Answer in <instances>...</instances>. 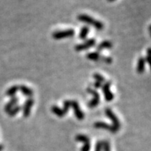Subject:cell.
Listing matches in <instances>:
<instances>
[{
	"mask_svg": "<svg viewBox=\"0 0 151 151\" xmlns=\"http://www.w3.org/2000/svg\"><path fill=\"white\" fill-rule=\"evenodd\" d=\"M77 19H78L79 21L85 22V23L93 26L96 29L99 30V31L102 30L104 29V25L102 22L96 20V19H94L92 16H88V15L87 14L78 15V16H77Z\"/></svg>",
	"mask_w": 151,
	"mask_h": 151,
	"instance_id": "6da1fadb",
	"label": "cell"
},
{
	"mask_svg": "<svg viewBox=\"0 0 151 151\" xmlns=\"http://www.w3.org/2000/svg\"><path fill=\"white\" fill-rule=\"evenodd\" d=\"M75 35V30L72 29H68L65 30H58L54 32L52 34V37L55 40H60L65 38L72 37Z\"/></svg>",
	"mask_w": 151,
	"mask_h": 151,
	"instance_id": "7a4b0ae2",
	"label": "cell"
},
{
	"mask_svg": "<svg viewBox=\"0 0 151 151\" xmlns=\"http://www.w3.org/2000/svg\"><path fill=\"white\" fill-rule=\"evenodd\" d=\"M86 91L88 93L92 94L93 96L91 101H90L88 103V106L90 109H94L95 107H97L99 105V101H100V96L99 92H98L96 90L92 89L91 88H87Z\"/></svg>",
	"mask_w": 151,
	"mask_h": 151,
	"instance_id": "3957f363",
	"label": "cell"
},
{
	"mask_svg": "<svg viewBox=\"0 0 151 151\" xmlns=\"http://www.w3.org/2000/svg\"><path fill=\"white\" fill-rule=\"evenodd\" d=\"M111 86V81H106L102 85V87H101L104 96V99L107 102H110V101H113V99H114V94H113V92L110 90Z\"/></svg>",
	"mask_w": 151,
	"mask_h": 151,
	"instance_id": "277c9868",
	"label": "cell"
},
{
	"mask_svg": "<svg viewBox=\"0 0 151 151\" xmlns=\"http://www.w3.org/2000/svg\"><path fill=\"white\" fill-rule=\"evenodd\" d=\"M95 44L96 39H94V38H91V39H88V40L85 41L83 43L76 45L74 49L77 52L83 51V50H88V49L92 48V47H93Z\"/></svg>",
	"mask_w": 151,
	"mask_h": 151,
	"instance_id": "5b68a950",
	"label": "cell"
},
{
	"mask_svg": "<svg viewBox=\"0 0 151 151\" xmlns=\"http://www.w3.org/2000/svg\"><path fill=\"white\" fill-rule=\"evenodd\" d=\"M105 115L109 118V120L112 122L113 126H114L116 129L118 130L120 129V122L119 120L118 117L116 116V115L113 113V111L111 110L110 108H107L105 109Z\"/></svg>",
	"mask_w": 151,
	"mask_h": 151,
	"instance_id": "8992f818",
	"label": "cell"
},
{
	"mask_svg": "<svg viewBox=\"0 0 151 151\" xmlns=\"http://www.w3.org/2000/svg\"><path fill=\"white\" fill-rule=\"evenodd\" d=\"M71 107H72L73 112H74V115L76 118L77 120H83L85 118V114L83 112L80 108V106L77 101L76 100H73L71 101Z\"/></svg>",
	"mask_w": 151,
	"mask_h": 151,
	"instance_id": "52a82bcc",
	"label": "cell"
},
{
	"mask_svg": "<svg viewBox=\"0 0 151 151\" xmlns=\"http://www.w3.org/2000/svg\"><path fill=\"white\" fill-rule=\"evenodd\" d=\"M35 104V100L33 98H28L24 102L23 106L22 107V115L24 118H27L29 116L31 113V110L32 108V106Z\"/></svg>",
	"mask_w": 151,
	"mask_h": 151,
	"instance_id": "ba28073f",
	"label": "cell"
},
{
	"mask_svg": "<svg viewBox=\"0 0 151 151\" xmlns=\"http://www.w3.org/2000/svg\"><path fill=\"white\" fill-rule=\"evenodd\" d=\"M94 127L97 129H102L104 130H107V131L111 132V133H116V132H118L119 130L116 129L114 126L112 124H109L108 123H106L104 122H96L94 124Z\"/></svg>",
	"mask_w": 151,
	"mask_h": 151,
	"instance_id": "9c48e42d",
	"label": "cell"
},
{
	"mask_svg": "<svg viewBox=\"0 0 151 151\" xmlns=\"http://www.w3.org/2000/svg\"><path fill=\"white\" fill-rule=\"evenodd\" d=\"M19 99H19V97H16V96H15V97H11V99L9 100V102L4 106V110L5 112L8 113L11 109H13L14 106H16L17 104L18 103Z\"/></svg>",
	"mask_w": 151,
	"mask_h": 151,
	"instance_id": "30bf717a",
	"label": "cell"
},
{
	"mask_svg": "<svg viewBox=\"0 0 151 151\" xmlns=\"http://www.w3.org/2000/svg\"><path fill=\"white\" fill-rule=\"evenodd\" d=\"M145 66H146V61H145V58L143 57H140L138 59L137 65V71L138 73L141 74L144 72L145 71Z\"/></svg>",
	"mask_w": 151,
	"mask_h": 151,
	"instance_id": "8fae6325",
	"label": "cell"
},
{
	"mask_svg": "<svg viewBox=\"0 0 151 151\" xmlns=\"http://www.w3.org/2000/svg\"><path fill=\"white\" fill-rule=\"evenodd\" d=\"M19 90H20V92H21L22 94H24L25 97H28L29 98H31L34 94L33 90L30 88H29V87L24 86V85L19 86Z\"/></svg>",
	"mask_w": 151,
	"mask_h": 151,
	"instance_id": "7c38bea8",
	"label": "cell"
},
{
	"mask_svg": "<svg viewBox=\"0 0 151 151\" xmlns=\"http://www.w3.org/2000/svg\"><path fill=\"white\" fill-rule=\"evenodd\" d=\"M113 47V43L110 41H103L97 46V52L101 51L104 49H110Z\"/></svg>",
	"mask_w": 151,
	"mask_h": 151,
	"instance_id": "4fadbf2b",
	"label": "cell"
},
{
	"mask_svg": "<svg viewBox=\"0 0 151 151\" xmlns=\"http://www.w3.org/2000/svg\"><path fill=\"white\" fill-rule=\"evenodd\" d=\"M102 55H101L99 52H88L86 55L87 59L92 60V61H101Z\"/></svg>",
	"mask_w": 151,
	"mask_h": 151,
	"instance_id": "5bb4252c",
	"label": "cell"
},
{
	"mask_svg": "<svg viewBox=\"0 0 151 151\" xmlns=\"http://www.w3.org/2000/svg\"><path fill=\"white\" fill-rule=\"evenodd\" d=\"M18 91H19V86H17V85H15V86H13L10 87L9 88H8V90L6 91L5 94L7 97H9L11 98L13 97H15L16 94Z\"/></svg>",
	"mask_w": 151,
	"mask_h": 151,
	"instance_id": "9a60e30c",
	"label": "cell"
},
{
	"mask_svg": "<svg viewBox=\"0 0 151 151\" xmlns=\"http://www.w3.org/2000/svg\"><path fill=\"white\" fill-rule=\"evenodd\" d=\"M51 111L53 114L55 115V116H58L59 118H62L65 116V113L64 112V111L62 110V109L60 108L59 106L56 105H53L51 107Z\"/></svg>",
	"mask_w": 151,
	"mask_h": 151,
	"instance_id": "2e32d148",
	"label": "cell"
},
{
	"mask_svg": "<svg viewBox=\"0 0 151 151\" xmlns=\"http://www.w3.org/2000/svg\"><path fill=\"white\" fill-rule=\"evenodd\" d=\"M89 31H90V28L88 27V26L87 25L83 26V27H81L80 33H79V36H78L79 38H80V39L85 40V39H86V37H88Z\"/></svg>",
	"mask_w": 151,
	"mask_h": 151,
	"instance_id": "e0dca14e",
	"label": "cell"
},
{
	"mask_svg": "<svg viewBox=\"0 0 151 151\" xmlns=\"http://www.w3.org/2000/svg\"><path fill=\"white\" fill-rule=\"evenodd\" d=\"M75 140L78 142H81L83 143H90V139L88 136L84 134H77L75 137Z\"/></svg>",
	"mask_w": 151,
	"mask_h": 151,
	"instance_id": "ac0fdd59",
	"label": "cell"
},
{
	"mask_svg": "<svg viewBox=\"0 0 151 151\" xmlns=\"http://www.w3.org/2000/svg\"><path fill=\"white\" fill-rule=\"evenodd\" d=\"M22 110V106L20 105H16V106H14V108L11 109L10 111H9L8 115L11 117H14L16 116V115L18 114V113L20 112V111Z\"/></svg>",
	"mask_w": 151,
	"mask_h": 151,
	"instance_id": "d6986e66",
	"label": "cell"
},
{
	"mask_svg": "<svg viewBox=\"0 0 151 151\" xmlns=\"http://www.w3.org/2000/svg\"><path fill=\"white\" fill-rule=\"evenodd\" d=\"M93 78L95 81H97V82H99V83H104L106 82V79L102 75L99 74V73H95L93 74Z\"/></svg>",
	"mask_w": 151,
	"mask_h": 151,
	"instance_id": "ffe728a7",
	"label": "cell"
},
{
	"mask_svg": "<svg viewBox=\"0 0 151 151\" xmlns=\"http://www.w3.org/2000/svg\"><path fill=\"white\" fill-rule=\"evenodd\" d=\"M71 108V100H65L63 104V108L62 110L65 113V114L69 112V109Z\"/></svg>",
	"mask_w": 151,
	"mask_h": 151,
	"instance_id": "44dd1931",
	"label": "cell"
},
{
	"mask_svg": "<svg viewBox=\"0 0 151 151\" xmlns=\"http://www.w3.org/2000/svg\"><path fill=\"white\" fill-rule=\"evenodd\" d=\"M102 142V151H111L110 143L107 140H104Z\"/></svg>",
	"mask_w": 151,
	"mask_h": 151,
	"instance_id": "7402d4cb",
	"label": "cell"
},
{
	"mask_svg": "<svg viewBox=\"0 0 151 151\" xmlns=\"http://www.w3.org/2000/svg\"><path fill=\"white\" fill-rule=\"evenodd\" d=\"M101 62H104V63L107 64V65H110L113 62V59L111 57H106V56H102L101 58Z\"/></svg>",
	"mask_w": 151,
	"mask_h": 151,
	"instance_id": "603a6c76",
	"label": "cell"
},
{
	"mask_svg": "<svg viewBox=\"0 0 151 151\" xmlns=\"http://www.w3.org/2000/svg\"><path fill=\"white\" fill-rule=\"evenodd\" d=\"M90 148H91V146H90V143H84L83 146L81 149V151H90Z\"/></svg>",
	"mask_w": 151,
	"mask_h": 151,
	"instance_id": "cb8c5ba5",
	"label": "cell"
},
{
	"mask_svg": "<svg viewBox=\"0 0 151 151\" xmlns=\"http://www.w3.org/2000/svg\"><path fill=\"white\" fill-rule=\"evenodd\" d=\"M94 151H102V142L101 141H98L96 143Z\"/></svg>",
	"mask_w": 151,
	"mask_h": 151,
	"instance_id": "d4e9b609",
	"label": "cell"
},
{
	"mask_svg": "<svg viewBox=\"0 0 151 151\" xmlns=\"http://www.w3.org/2000/svg\"><path fill=\"white\" fill-rule=\"evenodd\" d=\"M150 48H148V50H147L146 57V58H145V61L148 64H150Z\"/></svg>",
	"mask_w": 151,
	"mask_h": 151,
	"instance_id": "484cf974",
	"label": "cell"
},
{
	"mask_svg": "<svg viewBox=\"0 0 151 151\" xmlns=\"http://www.w3.org/2000/svg\"><path fill=\"white\" fill-rule=\"evenodd\" d=\"M102 83H99V82H97V81H95V82L94 83V87L95 88V89H99V88H101V87H102Z\"/></svg>",
	"mask_w": 151,
	"mask_h": 151,
	"instance_id": "4316f807",
	"label": "cell"
},
{
	"mask_svg": "<svg viewBox=\"0 0 151 151\" xmlns=\"http://www.w3.org/2000/svg\"><path fill=\"white\" fill-rule=\"evenodd\" d=\"M3 148H4V146L2 144H0V151H1L3 150Z\"/></svg>",
	"mask_w": 151,
	"mask_h": 151,
	"instance_id": "83f0119b",
	"label": "cell"
},
{
	"mask_svg": "<svg viewBox=\"0 0 151 151\" xmlns=\"http://www.w3.org/2000/svg\"><path fill=\"white\" fill-rule=\"evenodd\" d=\"M109 1H110V2H113V1H116V0H108Z\"/></svg>",
	"mask_w": 151,
	"mask_h": 151,
	"instance_id": "f1b7e54d",
	"label": "cell"
}]
</instances>
